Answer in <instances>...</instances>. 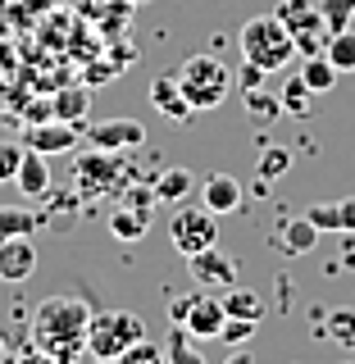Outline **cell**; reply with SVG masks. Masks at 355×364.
I'll list each match as a JSON object with an SVG mask.
<instances>
[{
	"label": "cell",
	"instance_id": "cell-1",
	"mask_svg": "<svg viewBox=\"0 0 355 364\" xmlns=\"http://www.w3.org/2000/svg\"><path fill=\"white\" fill-rule=\"evenodd\" d=\"M87 323H91V305L73 291H60V296H46L32 314V346L51 360H78L87 355Z\"/></svg>",
	"mask_w": 355,
	"mask_h": 364
},
{
	"label": "cell",
	"instance_id": "cell-2",
	"mask_svg": "<svg viewBox=\"0 0 355 364\" xmlns=\"http://www.w3.org/2000/svg\"><path fill=\"white\" fill-rule=\"evenodd\" d=\"M182 96H187V105L196 114H210L219 109L228 96H233V68H228L219 55H191L182 68H174Z\"/></svg>",
	"mask_w": 355,
	"mask_h": 364
},
{
	"label": "cell",
	"instance_id": "cell-3",
	"mask_svg": "<svg viewBox=\"0 0 355 364\" xmlns=\"http://www.w3.org/2000/svg\"><path fill=\"white\" fill-rule=\"evenodd\" d=\"M237 41H242V60L260 64L265 73L287 68L292 55H296V37H292V28H287L278 14H255V18H246V28H242V37H237Z\"/></svg>",
	"mask_w": 355,
	"mask_h": 364
},
{
	"label": "cell",
	"instance_id": "cell-4",
	"mask_svg": "<svg viewBox=\"0 0 355 364\" xmlns=\"http://www.w3.org/2000/svg\"><path fill=\"white\" fill-rule=\"evenodd\" d=\"M146 337V323L137 318L132 310H105V314H91L87 323V355L100 360V364H119L123 350L132 346V341Z\"/></svg>",
	"mask_w": 355,
	"mask_h": 364
},
{
	"label": "cell",
	"instance_id": "cell-5",
	"mask_svg": "<svg viewBox=\"0 0 355 364\" xmlns=\"http://www.w3.org/2000/svg\"><path fill=\"white\" fill-rule=\"evenodd\" d=\"M169 242H174L178 255H196V250L219 242V214L214 210H191V205H178V214L169 219Z\"/></svg>",
	"mask_w": 355,
	"mask_h": 364
},
{
	"label": "cell",
	"instance_id": "cell-6",
	"mask_svg": "<svg viewBox=\"0 0 355 364\" xmlns=\"http://www.w3.org/2000/svg\"><path fill=\"white\" fill-rule=\"evenodd\" d=\"M119 178H123V159L114 151H96V146H87V151L73 159V182H78L83 196H100V191H110Z\"/></svg>",
	"mask_w": 355,
	"mask_h": 364
},
{
	"label": "cell",
	"instance_id": "cell-7",
	"mask_svg": "<svg viewBox=\"0 0 355 364\" xmlns=\"http://www.w3.org/2000/svg\"><path fill=\"white\" fill-rule=\"evenodd\" d=\"M187 269H191V282H196V287H210V291H223V287L237 282V255H228L219 242L196 250V255H187Z\"/></svg>",
	"mask_w": 355,
	"mask_h": 364
},
{
	"label": "cell",
	"instance_id": "cell-8",
	"mask_svg": "<svg viewBox=\"0 0 355 364\" xmlns=\"http://www.w3.org/2000/svg\"><path fill=\"white\" fill-rule=\"evenodd\" d=\"M83 141L96 151H114V155H132L137 146H146V123L137 119H110V123H91L83 128Z\"/></svg>",
	"mask_w": 355,
	"mask_h": 364
},
{
	"label": "cell",
	"instance_id": "cell-9",
	"mask_svg": "<svg viewBox=\"0 0 355 364\" xmlns=\"http://www.w3.org/2000/svg\"><path fill=\"white\" fill-rule=\"evenodd\" d=\"M83 128H87V123L41 119V123H32V128H28L23 146H32V151H41V155H64V151H73V146L83 141Z\"/></svg>",
	"mask_w": 355,
	"mask_h": 364
},
{
	"label": "cell",
	"instance_id": "cell-10",
	"mask_svg": "<svg viewBox=\"0 0 355 364\" xmlns=\"http://www.w3.org/2000/svg\"><path fill=\"white\" fill-rule=\"evenodd\" d=\"M223 318H228L223 301L210 287H201V291H191V310H187V318H182V328H187L196 341H210V337H219Z\"/></svg>",
	"mask_w": 355,
	"mask_h": 364
},
{
	"label": "cell",
	"instance_id": "cell-11",
	"mask_svg": "<svg viewBox=\"0 0 355 364\" xmlns=\"http://www.w3.org/2000/svg\"><path fill=\"white\" fill-rule=\"evenodd\" d=\"M32 273H37L32 237H0V282H23Z\"/></svg>",
	"mask_w": 355,
	"mask_h": 364
},
{
	"label": "cell",
	"instance_id": "cell-12",
	"mask_svg": "<svg viewBox=\"0 0 355 364\" xmlns=\"http://www.w3.org/2000/svg\"><path fill=\"white\" fill-rule=\"evenodd\" d=\"M146 96H151V105L164 114L169 123H187L191 109L187 105V96H182V87H178V77H174V68H169V73H159V77H151V91H146Z\"/></svg>",
	"mask_w": 355,
	"mask_h": 364
},
{
	"label": "cell",
	"instance_id": "cell-13",
	"mask_svg": "<svg viewBox=\"0 0 355 364\" xmlns=\"http://www.w3.org/2000/svg\"><path fill=\"white\" fill-rule=\"evenodd\" d=\"M14 187L23 196H51V164H46L41 151H32V146H23V159H18V173H14Z\"/></svg>",
	"mask_w": 355,
	"mask_h": 364
},
{
	"label": "cell",
	"instance_id": "cell-14",
	"mask_svg": "<svg viewBox=\"0 0 355 364\" xmlns=\"http://www.w3.org/2000/svg\"><path fill=\"white\" fill-rule=\"evenodd\" d=\"M201 196H205V210H214V214H233V210H242V182H237L233 173H210L201 182Z\"/></svg>",
	"mask_w": 355,
	"mask_h": 364
},
{
	"label": "cell",
	"instance_id": "cell-15",
	"mask_svg": "<svg viewBox=\"0 0 355 364\" xmlns=\"http://www.w3.org/2000/svg\"><path fill=\"white\" fill-rule=\"evenodd\" d=\"M314 242H319V228H314L310 219H305V214L287 219V223L278 228V237H273V246H278L282 255H292V259H296V255H310Z\"/></svg>",
	"mask_w": 355,
	"mask_h": 364
},
{
	"label": "cell",
	"instance_id": "cell-16",
	"mask_svg": "<svg viewBox=\"0 0 355 364\" xmlns=\"http://www.w3.org/2000/svg\"><path fill=\"white\" fill-rule=\"evenodd\" d=\"M219 301H223V310L228 318H265V296H255L250 287H242V282H233V287H223L219 291Z\"/></svg>",
	"mask_w": 355,
	"mask_h": 364
},
{
	"label": "cell",
	"instance_id": "cell-17",
	"mask_svg": "<svg viewBox=\"0 0 355 364\" xmlns=\"http://www.w3.org/2000/svg\"><path fill=\"white\" fill-rule=\"evenodd\" d=\"M146 232H151V219L142 205H119L110 214V237H119V242H142Z\"/></svg>",
	"mask_w": 355,
	"mask_h": 364
},
{
	"label": "cell",
	"instance_id": "cell-18",
	"mask_svg": "<svg viewBox=\"0 0 355 364\" xmlns=\"http://www.w3.org/2000/svg\"><path fill=\"white\" fill-rule=\"evenodd\" d=\"M46 219L28 205H0V237H32Z\"/></svg>",
	"mask_w": 355,
	"mask_h": 364
},
{
	"label": "cell",
	"instance_id": "cell-19",
	"mask_svg": "<svg viewBox=\"0 0 355 364\" xmlns=\"http://www.w3.org/2000/svg\"><path fill=\"white\" fill-rule=\"evenodd\" d=\"M191 187H196V178H191L187 168H164V173L155 178L151 191H155V200H164V205H182Z\"/></svg>",
	"mask_w": 355,
	"mask_h": 364
},
{
	"label": "cell",
	"instance_id": "cell-20",
	"mask_svg": "<svg viewBox=\"0 0 355 364\" xmlns=\"http://www.w3.org/2000/svg\"><path fill=\"white\" fill-rule=\"evenodd\" d=\"M51 105H55V119H68V123H87L91 96H87V87H68V91H55V96H51Z\"/></svg>",
	"mask_w": 355,
	"mask_h": 364
},
{
	"label": "cell",
	"instance_id": "cell-21",
	"mask_svg": "<svg viewBox=\"0 0 355 364\" xmlns=\"http://www.w3.org/2000/svg\"><path fill=\"white\" fill-rule=\"evenodd\" d=\"M301 77H305V87H310L314 96H319V91H333L341 73L333 68V60H328V55H305V64H301Z\"/></svg>",
	"mask_w": 355,
	"mask_h": 364
},
{
	"label": "cell",
	"instance_id": "cell-22",
	"mask_svg": "<svg viewBox=\"0 0 355 364\" xmlns=\"http://www.w3.org/2000/svg\"><path fill=\"white\" fill-rule=\"evenodd\" d=\"M292 164H296V155H292V146H265L260 151V159H255V173L260 178H269V182H278L282 173H292Z\"/></svg>",
	"mask_w": 355,
	"mask_h": 364
},
{
	"label": "cell",
	"instance_id": "cell-23",
	"mask_svg": "<svg viewBox=\"0 0 355 364\" xmlns=\"http://www.w3.org/2000/svg\"><path fill=\"white\" fill-rule=\"evenodd\" d=\"M324 55L333 60L337 73H355V28L333 32V37H328V46H324Z\"/></svg>",
	"mask_w": 355,
	"mask_h": 364
},
{
	"label": "cell",
	"instance_id": "cell-24",
	"mask_svg": "<svg viewBox=\"0 0 355 364\" xmlns=\"http://www.w3.org/2000/svg\"><path fill=\"white\" fill-rule=\"evenodd\" d=\"M310 96L314 91L305 87V77L301 73H287V82H282V114H296V119H305V114H310Z\"/></svg>",
	"mask_w": 355,
	"mask_h": 364
},
{
	"label": "cell",
	"instance_id": "cell-25",
	"mask_svg": "<svg viewBox=\"0 0 355 364\" xmlns=\"http://www.w3.org/2000/svg\"><path fill=\"white\" fill-rule=\"evenodd\" d=\"M164 360H174V364H205L201 346H196V341H191V333H187V328H182V323H174V333H169Z\"/></svg>",
	"mask_w": 355,
	"mask_h": 364
},
{
	"label": "cell",
	"instance_id": "cell-26",
	"mask_svg": "<svg viewBox=\"0 0 355 364\" xmlns=\"http://www.w3.org/2000/svg\"><path fill=\"white\" fill-rule=\"evenodd\" d=\"M324 333H328V341H337V346H355V310H346V305H341V310H333L328 314V323H324Z\"/></svg>",
	"mask_w": 355,
	"mask_h": 364
},
{
	"label": "cell",
	"instance_id": "cell-27",
	"mask_svg": "<svg viewBox=\"0 0 355 364\" xmlns=\"http://www.w3.org/2000/svg\"><path fill=\"white\" fill-rule=\"evenodd\" d=\"M319 14H324L328 32H341V28H351V18H355V0H319Z\"/></svg>",
	"mask_w": 355,
	"mask_h": 364
},
{
	"label": "cell",
	"instance_id": "cell-28",
	"mask_svg": "<svg viewBox=\"0 0 355 364\" xmlns=\"http://www.w3.org/2000/svg\"><path fill=\"white\" fill-rule=\"evenodd\" d=\"M305 219H310L319 232H341V214H337V200H314L310 210H305Z\"/></svg>",
	"mask_w": 355,
	"mask_h": 364
},
{
	"label": "cell",
	"instance_id": "cell-29",
	"mask_svg": "<svg viewBox=\"0 0 355 364\" xmlns=\"http://www.w3.org/2000/svg\"><path fill=\"white\" fill-rule=\"evenodd\" d=\"M246 114L255 123H273L282 114V100L278 96H260V91H246Z\"/></svg>",
	"mask_w": 355,
	"mask_h": 364
},
{
	"label": "cell",
	"instance_id": "cell-30",
	"mask_svg": "<svg viewBox=\"0 0 355 364\" xmlns=\"http://www.w3.org/2000/svg\"><path fill=\"white\" fill-rule=\"evenodd\" d=\"M255 318H223V328H219V341H228V346H242V341L255 337Z\"/></svg>",
	"mask_w": 355,
	"mask_h": 364
},
{
	"label": "cell",
	"instance_id": "cell-31",
	"mask_svg": "<svg viewBox=\"0 0 355 364\" xmlns=\"http://www.w3.org/2000/svg\"><path fill=\"white\" fill-rule=\"evenodd\" d=\"M155 360H164V346H155V341H132L128 350H123V360L119 364H155Z\"/></svg>",
	"mask_w": 355,
	"mask_h": 364
},
{
	"label": "cell",
	"instance_id": "cell-32",
	"mask_svg": "<svg viewBox=\"0 0 355 364\" xmlns=\"http://www.w3.org/2000/svg\"><path fill=\"white\" fill-rule=\"evenodd\" d=\"M18 159H23V141H0V187H5V182H14Z\"/></svg>",
	"mask_w": 355,
	"mask_h": 364
},
{
	"label": "cell",
	"instance_id": "cell-33",
	"mask_svg": "<svg viewBox=\"0 0 355 364\" xmlns=\"http://www.w3.org/2000/svg\"><path fill=\"white\" fill-rule=\"evenodd\" d=\"M233 82H242L246 91H255L260 82H265V68H260V64H250V60H242V68L233 73Z\"/></svg>",
	"mask_w": 355,
	"mask_h": 364
},
{
	"label": "cell",
	"instance_id": "cell-34",
	"mask_svg": "<svg viewBox=\"0 0 355 364\" xmlns=\"http://www.w3.org/2000/svg\"><path fill=\"white\" fill-rule=\"evenodd\" d=\"M337 214H341V232H355V196L337 200Z\"/></svg>",
	"mask_w": 355,
	"mask_h": 364
},
{
	"label": "cell",
	"instance_id": "cell-35",
	"mask_svg": "<svg viewBox=\"0 0 355 364\" xmlns=\"http://www.w3.org/2000/svg\"><path fill=\"white\" fill-rule=\"evenodd\" d=\"M187 310H191V296H174V301H169V323H182Z\"/></svg>",
	"mask_w": 355,
	"mask_h": 364
},
{
	"label": "cell",
	"instance_id": "cell-36",
	"mask_svg": "<svg viewBox=\"0 0 355 364\" xmlns=\"http://www.w3.org/2000/svg\"><path fill=\"white\" fill-rule=\"evenodd\" d=\"M0 355H5V341H0Z\"/></svg>",
	"mask_w": 355,
	"mask_h": 364
}]
</instances>
